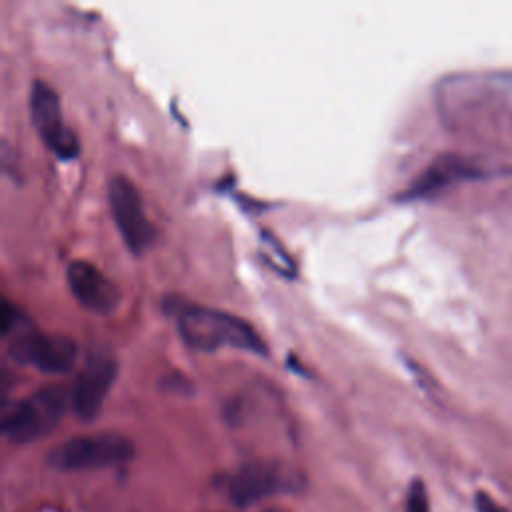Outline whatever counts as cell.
Returning <instances> with one entry per match:
<instances>
[{
    "label": "cell",
    "instance_id": "7",
    "mask_svg": "<svg viewBox=\"0 0 512 512\" xmlns=\"http://www.w3.org/2000/svg\"><path fill=\"white\" fill-rule=\"evenodd\" d=\"M30 120L44 144L62 160L76 158L80 142L74 130L62 120L60 98L44 80H34L30 86Z\"/></svg>",
    "mask_w": 512,
    "mask_h": 512
},
{
    "label": "cell",
    "instance_id": "1",
    "mask_svg": "<svg viewBox=\"0 0 512 512\" xmlns=\"http://www.w3.org/2000/svg\"><path fill=\"white\" fill-rule=\"evenodd\" d=\"M176 326L186 346L194 350L212 352L216 348H238L254 354H266V344L258 332L244 318L230 312L198 304L180 306Z\"/></svg>",
    "mask_w": 512,
    "mask_h": 512
},
{
    "label": "cell",
    "instance_id": "13",
    "mask_svg": "<svg viewBox=\"0 0 512 512\" xmlns=\"http://www.w3.org/2000/svg\"><path fill=\"white\" fill-rule=\"evenodd\" d=\"M266 512H284V510H266Z\"/></svg>",
    "mask_w": 512,
    "mask_h": 512
},
{
    "label": "cell",
    "instance_id": "3",
    "mask_svg": "<svg viewBox=\"0 0 512 512\" xmlns=\"http://www.w3.org/2000/svg\"><path fill=\"white\" fill-rule=\"evenodd\" d=\"M72 404L64 386H44L8 408L2 416V434L14 444H28L46 436Z\"/></svg>",
    "mask_w": 512,
    "mask_h": 512
},
{
    "label": "cell",
    "instance_id": "8",
    "mask_svg": "<svg viewBox=\"0 0 512 512\" xmlns=\"http://www.w3.org/2000/svg\"><path fill=\"white\" fill-rule=\"evenodd\" d=\"M116 378V360L108 352H92L84 362L74 386L70 388V400L74 414L90 422L98 416L104 398Z\"/></svg>",
    "mask_w": 512,
    "mask_h": 512
},
{
    "label": "cell",
    "instance_id": "12",
    "mask_svg": "<svg viewBox=\"0 0 512 512\" xmlns=\"http://www.w3.org/2000/svg\"><path fill=\"white\" fill-rule=\"evenodd\" d=\"M476 508H478V512H508L506 508L498 506V502L492 496H488L484 492L476 494Z\"/></svg>",
    "mask_w": 512,
    "mask_h": 512
},
{
    "label": "cell",
    "instance_id": "4",
    "mask_svg": "<svg viewBox=\"0 0 512 512\" xmlns=\"http://www.w3.org/2000/svg\"><path fill=\"white\" fill-rule=\"evenodd\" d=\"M134 456V444L130 438L116 432H100L88 436H74L58 444L48 462L56 470H94L128 462Z\"/></svg>",
    "mask_w": 512,
    "mask_h": 512
},
{
    "label": "cell",
    "instance_id": "6",
    "mask_svg": "<svg viewBox=\"0 0 512 512\" xmlns=\"http://www.w3.org/2000/svg\"><path fill=\"white\" fill-rule=\"evenodd\" d=\"M108 202L124 244L134 254H142L144 250H148L156 238V228L146 216L142 198L132 180H128L124 174L110 176Z\"/></svg>",
    "mask_w": 512,
    "mask_h": 512
},
{
    "label": "cell",
    "instance_id": "2",
    "mask_svg": "<svg viewBox=\"0 0 512 512\" xmlns=\"http://www.w3.org/2000/svg\"><path fill=\"white\" fill-rule=\"evenodd\" d=\"M4 336L8 338V352L16 362L46 374H64L78 358V346L70 336L36 330L30 318L8 300H4Z\"/></svg>",
    "mask_w": 512,
    "mask_h": 512
},
{
    "label": "cell",
    "instance_id": "9",
    "mask_svg": "<svg viewBox=\"0 0 512 512\" xmlns=\"http://www.w3.org/2000/svg\"><path fill=\"white\" fill-rule=\"evenodd\" d=\"M66 282L78 304L94 314H110L120 302L118 286L88 260L70 262Z\"/></svg>",
    "mask_w": 512,
    "mask_h": 512
},
{
    "label": "cell",
    "instance_id": "5",
    "mask_svg": "<svg viewBox=\"0 0 512 512\" xmlns=\"http://www.w3.org/2000/svg\"><path fill=\"white\" fill-rule=\"evenodd\" d=\"M302 486V474L282 462H250L226 478L228 498L242 508L274 494L298 492Z\"/></svg>",
    "mask_w": 512,
    "mask_h": 512
},
{
    "label": "cell",
    "instance_id": "11",
    "mask_svg": "<svg viewBox=\"0 0 512 512\" xmlns=\"http://www.w3.org/2000/svg\"><path fill=\"white\" fill-rule=\"evenodd\" d=\"M406 512H430L428 492H426V486L420 480H414L408 488Z\"/></svg>",
    "mask_w": 512,
    "mask_h": 512
},
{
    "label": "cell",
    "instance_id": "10",
    "mask_svg": "<svg viewBox=\"0 0 512 512\" xmlns=\"http://www.w3.org/2000/svg\"><path fill=\"white\" fill-rule=\"evenodd\" d=\"M480 176H484V172L476 168L472 162H468L466 158L458 154H440L402 190L398 198L402 200L430 198L456 182L472 180Z\"/></svg>",
    "mask_w": 512,
    "mask_h": 512
}]
</instances>
